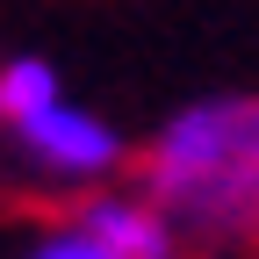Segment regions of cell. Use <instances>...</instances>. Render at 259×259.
<instances>
[{
  "label": "cell",
  "mask_w": 259,
  "mask_h": 259,
  "mask_svg": "<svg viewBox=\"0 0 259 259\" xmlns=\"http://www.w3.org/2000/svg\"><path fill=\"white\" fill-rule=\"evenodd\" d=\"M137 194L173 238L238 252L259 245V94H202L137 151Z\"/></svg>",
  "instance_id": "6da1fadb"
},
{
  "label": "cell",
  "mask_w": 259,
  "mask_h": 259,
  "mask_svg": "<svg viewBox=\"0 0 259 259\" xmlns=\"http://www.w3.org/2000/svg\"><path fill=\"white\" fill-rule=\"evenodd\" d=\"M0 166L29 187H44V194H72L79 202V194H101L130 166V137L101 108H87L58 87L51 101L0 122Z\"/></svg>",
  "instance_id": "7a4b0ae2"
},
{
  "label": "cell",
  "mask_w": 259,
  "mask_h": 259,
  "mask_svg": "<svg viewBox=\"0 0 259 259\" xmlns=\"http://www.w3.org/2000/svg\"><path fill=\"white\" fill-rule=\"evenodd\" d=\"M173 223L144 194H79L65 216H51L15 259H173Z\"/></svg>",
  "instance_id": "3957f363"
}]
</instances>
